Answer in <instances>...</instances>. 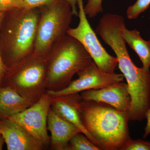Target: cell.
<instances>
[{
  "mask_svg": "<svg viewBox=\"0 0 150 150\" xmlns=\"http://www.w3.org/2000/svg\"><path fill=\"white\" fill-rule=\"evenodd\" d=\"M83 99L104 103L121 111L129 112L131 98L127 84L117 83L98 89H90L81 92Z\"/></svg>",
  "mask_w": 150,
  "mask_h": 150,
  "instance_id": "cell-9",
  "label": "cell"
},
{
  "mask_svg": "<svg viewBox=\"0 0 150 150\" xmlns=\"http://www.w3.org/2000/svg\"><path fill=\"white\" fill-rule=\"evenodd\" d=\"M77 79L59 91L47 90L52 97L79 93L90 89H98L124 81L122 74L108 73L99 69L93 61L89 66L77 74Z\"/></svg>",
  "mask_w": 150,
  "mask_h": 150,
  "instance_id": "cell-8",
  "label": "cell"
},
{
  "mask_svg": "<svg viewBox=\"0 0 150 150\" xmlns=\"http://www.w3.org/2000/svg\"><path fill=\"white\" fill-rule=\"evenodd\" d=\"M39 15V8L4 13L0 25V52L7 68L33 54Z\"/></svg>",
  "mask_w": 150,
  "mask_h": 150,
  "instance_id": "cell-2",
  "label": "cell"
},
{
  "mask_svg": "<svg viewBox=\"0 0 150 150\" xmlns=\"http://www.w3.org/2000/svg\"><path fill=\"white\" fill-rule=\"evenodd\" d=\"M150 6V0H137L126 10V16L130 20L136 19Z\"/></svg>",
  "mask_w": 150,
  "mask_h": 150,
  "instance_id": "cell-16",
  "label": "cell"
},
{
  "mask_svg": "<svg viewBox=\"0 0 150 150\" xmlns=\"http://www.w3.org/2000/svg\"><path fill=\"white\" fill-rule=\"evenodd\" d=\"M122 34L126 43L137 53L139 58L143 65L142 68L146 71L149 72L150 40H145L138 30L127 29L126 26L123 28Z\"/></svg>",
  "mask_w": 150,
  "mask_h": 150,
  "instance_id": "cell-14",
  "label": "cell"
},
{
  "mask_svg": "<svg viewBox=\"0 0 150 150\" xmlns=\"http://www.w3.org/2000/svg\"><path fill=\"white\" fill-rule=\"evenodd\" d=\"M47 129L51 132V147L56 150H66L71 138L81 132L76 126L56 114L51 107L47 117Z\"/></svg>",
  "mask_w": 150,
  "mask_h": 150,
  "instance_id": "cell-11",
  "label": "cell"
},
{
  "mask_svg": "<svg viewBox=\"0 0 150 150\" xmlns=\"http://www.w3.org/2000/svg\"><path fill=\"white\" fill-rule=\"evenodd\" d=\"M78 7L79 24L74 28H70L67 34L76 39L83 45L99 69L105 72L115 73L118 65V60L108 53L97 37L96 33L87 18L83 0H78Z\"/></svg>",
  "mask_w": 150,
  "mask_h": 150,
  "instance_id": "cell-6",
  "label": "cell"
},
{
  "mask_svg": "<svg viewBox=\"0 0 150 150\" xmlns=\"http://www.w3.org/2000/svg\"><path fill=\"white\" fill-rule=\"evenodd\" d=\"M4 12L0 11V25H1V23L2 20L3 16H4Z\"/></svg>",
  "mask_w": 150,
  "mask_h": 150,
  "instance_id": "cell-25",
  "label": "cell"
},
{
  "mask_svg": "<svg viewBox=\"0 0 150 150\" xmlns=\"http://www.w3.org/2000/svg\"><path fill=\"white\" fill-rule=\"evenodd\" d=\"M51 98L52 97L46 92L29 107L6 118L26 129L41 142L45 149L51 142L47 132V117L51 108Z\"/></svg>",
  "mask_w": 150,
  "mask_h": 150,
  "instance_id": "cell-7",
  "label": "cell"
},
{
  "mask_svg": "<svg viewBox=\"0 0 150 150\" xmlns=\"http://www.w3.org/2000/svg\"><path fill=\"white\" fill-rule=\"evenodd\" d=\"M75 103L84 126L101 150H121L131 139L129 112L104 103L83 99L76 94Z\"/></svg>",
  "mask_w": 150,
  "mask_h": 150,
  "instance_id": "cell-1",
  "label": "cell"
},
{
  "mask_svg": "<svg viewBox=\"0 0 150 150\" xmlns=\"http://www.w3.org/2000/svg\"><path fill=\"white\" fill-rule=\"evenodd\" d=\"M46 59L33 54L7 69L0 86L8 87L33 104L46 93Z\"/></svg>",
  "mask_w": 150,
  "mask_h": 150,
  "instance_id": "cell-4",
  "label": "cell"
},
{
  "mask_svg": "<svg viewBox=\"0 0 150 150\" xmlns=\"http://www.w3.org/2000/svg\"><path fill=\"white\" fill-rule=\"evenodd\" d=\"M76 96V93H75L55 97H52L51 108L60 117L76 126L82 133L97 146L96 142L89 134L83 124L75 103Z\"/></svg>",
  "mask_w": 150,
  "mask_h": 150,
  "instance_id": "cell-12",
  "label": "cell"
},
{
  "mask_svg": "<svg viewBox=\"0 0 150 150\" xmlns=\"http://www.w3.org/2000/svg\"><path fill=\"white\" fill-rule=\"evenodd\" d=\"M39 9L33 54L45 59L54 44L67 35L74 15L66 0H56Z\"/></svg>",
  "mask_w": 150,
  "mask_h": 150,
  "instance_id": "cell-5",
  "label": "cell"
},
{
  "mask_svg": "<svg viewBox=\"0 0 150 150\" xmlns=\"http://www.w3.org/2000/svg\"><path fill=\"white\" fill-rule=\"evenodd\" d=\"M65 150H101L85 135L80 132L73 136Z\"/></svg>",
  "mask_w": 150,
  "mask_h": 150,
  "instance_id": "cell-15",
  "label": "cell"
},
{
  "mask_svg": "<svg viewBox=\"0 0 150 150\" xmlns=\"http://www.w3.org/2000/svg\"></svg>",
  "mask_w": 150,
  "mask_h": 150,
  "instance_id": "cell-27",
  "label": "cell"
},
{
  "mask_svg": "<svg viewBox=\"0 0 150 150\" xmlns=\"http://www.w3.org/2000/svg\"><path fill=\"white\" fill-rule=\"evenodd\" d=\"M23 8H26L23 0H0V11Z\"/></svg>",
  "mask_w": 150,
  "mask_h": 150,
  "instance_id": "cell-19",
  "label": "cell"
},
{
  "mask_svg": "<svg viewBox=\"0 0 150 150\" xmlns=\"http://www.w3.org/2000/svg\"><path fill=\"white\" fill-rule=\"evenodd\" d=\"M146 118L147 120L146 124L143 135V138L144 139L150 134V108L146 112Z\"/></svg>",
  "mask_w": 150,
  "mask_h": 150,
  "instance_id": "cell-21",
  "label": "cell"
},
{
  "mask_svg": "<svg viewBox=\"0 0 150 150\" xmlns=\"http://www.w3.org/2000/svg\"><path fill=\"white\" fill-rule=\"evenodd\" d=\"M5 143L4 139L3 138L1 135H0V150L3 149V146Z\"/></svg>",
  "mask_w": 150,
  "mask_h": 150,
  "instance_id": "cell-24",
  "label": "cell"
},
{
  "mask_svg": "<svg viewBox=\"0 0 150 150\" xmlns=\"http://www.w3.org/2000/svg\"><path fill=\"white\" fill-rule=\"evenodd\" d=\"M0 132L8 150H41L45 149L40 141L26 129L8 118L0 119Z\"/></svg>",
  "mask_w": 150,
  "mask_h": 150,
  "instance_id": "cell-10",
  "label": "cell"
},
{
  "mask_svg": "<svg viewBox=\"0 0 150 150\" xmlns=\"http://www.w3.org/2000/svg\"><path fill=\"white\" fill-rule=\"evenodd\" d=\"M1 135V132H0V135Z\"/></svg>",
  "mask_w": 150,
  "mask_h": 150,
  "instance_id": "cell-26",
  "label": "cell"
},
{
  "mask_svg": "<svg viewBox=\"0 0 150 150\" xmlns=\"http://www.w3.org/2000/svg\"><path fill=\"white\" fill-rule=\"evenodd\" d=\"M7 69V68L4 63L1 54L0 52V86L2 83L3 79L6 72Z\"/></svg>",
  "mask_w": 150,
  "mask_h": 150,
  "instance_id": "cell-22",
  "label": "cell"
},
{
  "mask_svg": "<svg viewBox=\"0 0 150 150\" xmlns=\"http://www.w3.org/2000/svg\"><path fill=\"white\" fill-rule=\"evenodd\" d=\"M71 6L73 15L78 16V0H66Z\"/></svg>",
  "mask_w": 150,
  "mask_h": 150,
  "instance_id": "cell-23",
  "label": "cell"
},
{
  "mask_svg": "<svg viewBox=\"0 0 150 150\" xmlns=\"http://www.w3.org/2000/svg\"><path fill=\"white\" fill-rule=\"evenodd\" d=\"M121 150H150V142L131 139Z\"/></svg>",
  "mask_w": 150,
  "mask_h": 150,
  "instance_id": "cell-18",
  "label": "cell"
},
{
  "mask_svg": "<svg viewBox=\"0 0 150 150\" xmlns=\"http://www.w3.org/2000/svg\"><path fill=\"white\" fill-rule=\"evenodd\" d=\"M45 59L46 88L52 91L66 88L71 83L75 74L93 61L83 45L68 34L54 44Z\"/></svg>",
  "mask_w": 150,
  "mask_h": 150,
  "instance_id": "cell-3",
  "label": "cell"
},
{
  "mask_svg": "<svg viewBox=\"0 0 150 150\" xmlns=\"http://www.w3.org/2000/svg\"><path fill=\"white\" fill-rule=\"evenodd\" d=\"M32 105L13 89L0 86V119L22 112Z\"/></svg>",
  "mask_w": 150,
  "mask_h": 150,
  "instance_id": "cell-13",
  "label": "cell"
},
{
  "mask_svg": "<svg viewBox=\"0 0 150 150\" xmlns=\"http://www.w3.org/2000/svg\"><path fill=\"white\" fill-rule=\"evenodd\" d=\"M56 0H23L26 8L29 9L40 8L49 5Z\"/></svg>",
  "mask_w": 150,
  "mask_h": 150,
  "instance_id": "cell-20",
  "label": "cell"
},
{
  "mask_svg": "<svg viewBox=\"0 0 150 150\" xmlns=\"http://www.w3.org/2000/svg\"><path fill=\"white\" fill-rule=\"evenodd\" d=\"M103 0H87L84 10L87 16L93 18L103 11L102 2Z\"/></svg>",
  "mask_w": 150,
  "mask_h": 150,
  "instance_id": "cell-17",
  "label": "cell"
}]
</instances>
